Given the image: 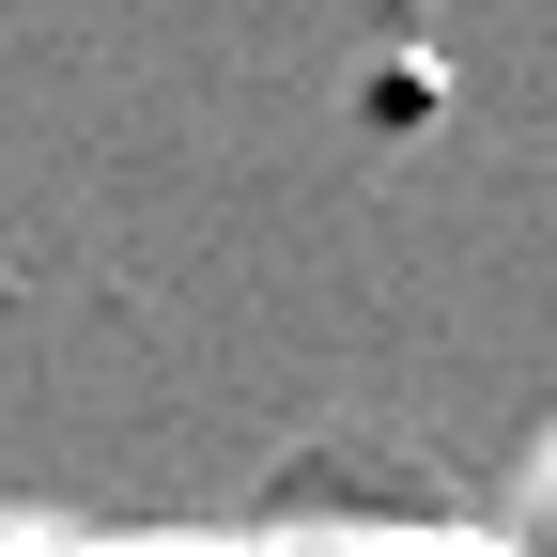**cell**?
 Masks as SVG:
<instances>
[{
    "label": "cell",
    "instance_id": "cell-1",
    "mask_svg": "<svg viewBox=\"0 0 557 557\" xmlns=\"http://www.w3.org/2000/svg\"><path fill=\"white\" fill-rule=\"evenodd\" d=\"M325 557H511V542H480V527H372V542H325Z\"/></svg>",
    "mask_w": 557,
    "mask_h": 557
},
{
    "label": "cell",
    "instance_id": "cell-2",
    "mask_svg": "<svg viewBox=\"0 0 557 557\" xmlns=\"http://www.w3.org/2000/svg\"><path fill=\"white\" fill-rule=\"evenodd\" d=\"M0 557H94V542L62 527V511H0Z\"/></svg>",
    "mask_w": 557,
    "mask_h": 557
},
{
    "label": "cell",
    "instance_id": "cell-3",
    "mask_svg": "<svg viewBox=\"0 0 557 557\" xmlns=\"http://www.w3.org/2000/svg\"><path fill=\"white\" fill-rule=\"evenodd\" d=\"M94 557H248V542H94Z\"/></svg>",
    "mask_w": 557,
    "mask_h": 557
}]
</instances>
